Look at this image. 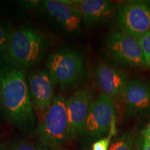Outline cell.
Here are the masks:
<instances>
[{"label":"cell","instance_id":"1","mask_svg":"<svg viewBox=\"0 0 150 150\" xmlns=\"http://www.w3.org/2000/svg\"><path fill=\"white\" fill-rule=\"evenodd\" d=\"M0 100L9 118L20 130L33 127L35 114L28 81L23 70L6 54H0Z\"/></svg>","mask_w":150,"mask_h":150},{"label":"cell","instance_id":"2","mask_svg":"<svg viewBox=\"0 0 150 150\" xmlns=\"http://www.w3.org/2000/svg\"><path fill=\"white\" fill-rule=\"evenodd\" d=\"M47 40L40 31L29 26H22L11 31L6 55L22 70L32 67L42 59Z\"/></svg>","mask_w":150,"mask_h":150},{"label":"cell","instance_id":"3","mask_svg":"<svg viewBox=\"0 0 150 150\" xmlns=\"http://www.w3.org/2000/svg\"><path fill=\"white\" fill-rule=\"evenodd\" d=\"M47 67L54 83L62 89L77 84L85 74V64L81 56L68 48L60 49L50 54Z\"/></svg>","mask_w":150,"mask_h":150},{"label":"cell","instance_id":"4","mask_svg":"<svg viewBox=\"0 0 150 150\" xmlns=\"http://www.w3.org/2000/svg\"><path fill=\"white\" fill-rule=\"evenodd\" d=\"M115 123V104L102 93L90 106L81 136L91 140H99L106 134L112 137L116 134Z\"/></svg>","mask_w":150,"mask_h":150},{"label":"cell","instance_id":"5","mask_svg":"<svg viewBox=\"0 0 150 150\" xmlns=\"http://www.w3.org/2000/svg\"><path fill=\"white\" fill-rule=\"evenodd\" d=\"M38 134L45 145L58 147L69 138L66 101L60 95L54 97L51 107L38 121Z\"/></svg>","mask_w":150,"mask_h":150},{"label":"cell","instance_id":"6","mask_svg":"<svg viewBox=\"0 0 150 150\" xmlns=\"http://www.w3.org/2000/svg\"><path fill=\"white\" fill-rule=\"evenodd\" d=\"M106 52L111 61L121 66L147 67L138 40L122 31H114L108 35Z\"/></svg>","mask_w":150,"mask_h":150},{"label":"cell","instance_id":"7","mask_svg":"<svg viewBox=\"0 0 150 150\" xmlns=\"http://www.w3.org/2000/svg\"><path fill=\"white\" fill-rule=\"evenodd\" d=\"M117 22L121 31L139 40L150 31V3L129 1L121 4L117 8Z\"/></svg>","mask_w":150,"mask_h":150},{"label":"cell","instance_id":"8","mask_svg":"<svg viewBox=\"0 0 150 150\" xmlns=\"http://www.w3.org/2000/svg\"><path fill=\"white\" fill-rule=\"evenodd\" d=\"M30 96L38 121L51 107L54 98V82L47 70H38L28 76Z\"/></svg>","mask_w":150,"mask_h":150},{"label":"cell","instance_id":"9","mask_svg":"<svg viewBox=\"0 0 150 150\" xmlns=\"http://www.w3.org/2000/svg\"><path fill=\"white\" fill-rule=\"evenodd\" d=\"M93 97L92 90L85 88L75 92L66 101L69 138L81 135Z\"/></svg>","mask_w":150,"mask_h":150},{"label":"cell","instance_id":"10","mask_svg":"<svg viewBox=\"0 0 150 150\" xmlns=\"http://www.w3.org/2000/svg\"><path fill=\"white\" fill-rule=\"evenodd\" d=\"M122 100L125 114L140 117L150 113V86L140 79L129 81Z\"/></svg>","mask_w":150,"mask_h":150},{"label":"cell","instance_id":"11","mask_svg":"<svg viewBox=\"0 0 150 150\" xmlns=\"http://www.w3.org/2000/svg\"><path fill=\"white\" fill-rule=\"evenodd\" d=\"M95 76L102 93L111 99L112 102L122 99L129 81L127 73L106 63H100L95 68Z\"/></svg>","mask_w":150,"mask_h":150},{"label":"cell","instance_id":"12","mask_svg":"<svg viewBox=\"0 0 150 150\" xmlns=\"http://www.w3.org/2000/svg\"><path fill=\"white\" fill-rule=\"evenodd\" d=\"M42 5L47 13L65 31L76 33L81 27L80 13L70 1L45 0Z\"/></svg>","mask_w":150,"mask_h":150},{"label":"cell","instance_id":"13","mask_svg":"<svg viewBox=\"0 0 150 150\" xmlns=\"http://www.w3.org/2000/svg\"><path fill=\"white\" fill-rule=\"evenodd\" d=\"M70 1L79 11L82 20L88 26L106 23L115 16L114 6L108 0H74Z\"/></svg>","mask_w":150,"mask_h":150},{"label":"cell","instance_id":"14","mask_svg":"<svg viewBox=\"0 0 150 150\" xmlns=\"http://www.w3.org/2000/svg\"><path fill=\"white\" fill-rule=\"evenodd\" d=\"M132 140V136L130 134H124L110 146L109 150H131Z\"/></svg>","mask_w":150,"mask_h":150},{"label":"cell","instance_id":"15","mask_svg":"<svg viewBox=\"0 0 150 150\" xmlns=\"http://www.w3.org/2000/svg\"><path fill=\"white\" fill-rule=\"evenodd\" d=\"M145 57L147 67H150V31L138 40Z\"/></svg>","mask_w":150,"mask_h":150},{"label":"cell","instance_id":"16","mask_svg":"<svg viewBox=\"0 0 150 150\" xmlns=\"http://www.w3.org/2000/svg\"><path fill=\"white\" fill-rule=\"evenodd\" d=\"M11 31L0 24V54H6Z\"/></svg>","mask_w":150,"mask_h":150},{"label":"cell","instance_id":"17","mask_svg":"<svg viewBox=\"0 0 150 150\" xmlns=\"http://www.w3.org/2000/svg\"><path fill=\"white\" fill-rule=\"evenodd\" d=\"M111 136H108L106 138H101L96 142H94L92 146L93 150H108L110 142Z\"/></svg>","mask_w":150,"mask_h":150},{"label":"cell","instance_id":"18","mask_svg":"<svg viewBox=\"0 0 150 150\" xmlns=\"http://www.w3.org/2000/svg\"><path fill=\"white\" fill-rule=\"evenodd\" d=\"M13 150H42L40 148L35 147L32 145L26 143H20L17 145Z\"/></svg>","mask_w":150,"mask_h":150},{"label":"cell","instance_id":"19","mask_svg":"<svg viewBox=\"0 0 150 150\" xmlns=\"http://www.w3.org/2000/svg\"><path fill=\"white\" fill-rule=\"evenodd\" d=\"M143 140H148L150 141V121L146 126L143 132Z\"/></svg>","mask_w":150,"mask_h":150},{"label":"cell","instance_id":"20","mask_svg":"<svg viewBox=\"0 0 150 150\" xmlns=\"http://www.w3.org/2000/svg\"><path fill=\"white\" fill-rule=\"evenodd\" d=\"M141 150H150V141L148 140H143V144Z\"/></svg>","mask_w":150,"mask_h":150}]
</instances>
